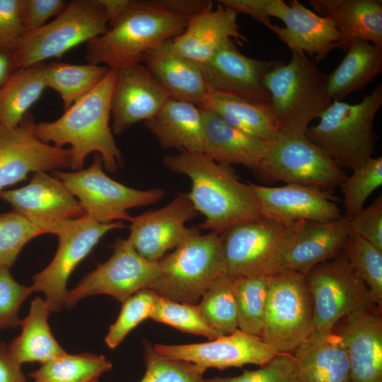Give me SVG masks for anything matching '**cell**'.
Instances as JSON below:
<instances>
[{
	"mask_svg": "<svg viewBox=\"0 0 382 382\" xmlns=\"http://www.w3.org/2000/svg\"><path fill=\"white\" fill-rule=\"evenodd\" d=\"M42 62L15 70L0 88V125L13 127L27 115L47 88Z\"/></svg>",
	"mask_w": 382,
	"mask_h": 382,
	"instance_id": "836d02e7",
	"label": "cell"
},
{
	"mask_svg": "<svg viewBox=\"0 0 382 382\" xmlns=\"http://www.w3.org/2000/svg\"><path fill=\"white\" fill-rule=\"evenodd\" d=\"M265 183L283 182L330 190L344 181L342 169L305 135L277 133L255 173Z\"/></svg>",
	"mask_w": 382,
	"mask_h": 382,
	"instance_id": "9c48e42d",
	"label": "cell"
},
{
	"mask_svg": "<svg viewBox=\"0 0 382 382\" xmlns=\"http://www.w3.org/2000/svg\"><path fill=\"white\" fill-rule=\"evenodd\" d=\"M23 0H0V51L13 53L23 35Z\"/></svg>",
	"mask_w": 382,
	"mask_h": 382,
	"instance_id": "7dc6e473",
	"label": "cell"
},
{
	"mask_svg": "<svg viewBox=\"0 0 382 382\" xmlns=\"http://www.w3.org/2000/svg\"><path fill=\"white\" fill-rule=\"evenodd\" d=\"M199 108L211 111L229 125L266 143L278 133L270 104L253 103L209 88Z\"/></svg>",
	"mask_w": 382,
	"mask_h": 382,
	"instance_id": "4dcf8cb0",
	"label": "cell"
},
{
	"mask_svg": "<svg viewBox=\"0 0 382 382\" xmlns=\"http://www.w3.org/2000/svg\"><path fill=\"white\" fill-rule=\"evenodd\" d=\"M31 290L18 283L9 267L0 265V329L16 328L20 325L18 311Z\"/></svg>",
	"mask_w": 382,
	"mask_h": 382,
	"instance_id": "bcb514c9",
	"label": "cell"
},
{
	"mask_svg": "<svg viewBox=\"0 0 382 382\" xmlns=\"http://www.w3.org/2000/svg\"><path fill=\"white\" fill-rule=\"evenodd\" d=\"M305 277L313 302L315 330L332 331L347 315L374 304L366 285L344 251L315 266Z\"/></svg>",
	"mask_w": 382,
	"mask_h": 382,
	"instance_id": "7c38bea8",
	"label": "cell"
},
{
	"mask_svg": "<svg viewBox=\"0 0 382 382\" xmlns=\"http://www.w3.org/2000/svg\"><path fill=\"white\" fill-rule=\"evenodd\" d=\"M50 312L45 299L37 296L32 301L28 315L20 322L21 333L6 346L19 364H44L66 353L51 332L48 324Z\"/></svg>",
	"mask_w": 382,
	"mask_h": 382,
	"instance_id": "1f68e13d",
	"label": "cell"
},
{
	"mask_svg": "<svg viewBox=\"0 0 382 382\" xmlns=\"http://www.w3.org/2000/svg\"><path fill=\"white\" fill-rule=\"evenodd\" d=\"M68 3L64 0H23V35L45 25L50 18L57 16Z\"/></svg>",
	"mask_w": 382,
	"mask_h": 382,
	"instance_id": "681fc988",
	"label": "cell"
},
{
	"mask_svg": "<svg viewBox=\"0 0 382 382\" xmlns=\"http://www.w3.org/2000/svg\"><path fill=\"white\" fill-rule=\"evenodd\" d=\"M150 318L210 340L223 336L207 322L197 304L180 303L158 296Z\"/></svg>",
	"mask_w": 382,
	"mask_h": 382,
	"instance_id": "ab89813d",
	"label": "cell"
},
{
	"mask_svg": "<svg viewBox=\"0 0 382 382\" xmlns=\"http://www.w3.org/2000/svg\"><path fill=\"white\" fill-rule=\"evenodd\" d=\"M267 16L281 20L284 27L266 25L291 52H301L316 61L323 60L335 48H342V37L333 23L306 8L297 0L286 3L267 0Z\"/></svg>",
	"mask_w": 382,
	"mask_h": 382,
	"instance_id": "ffe728a7",
	"label": "cell"
},
{
	"mask_svg": "<svg viewBox=\"0 0 382 382\" xmlns=\"http://www.w3.org/2000/svg\"><path fill=\"white\" fill-rule=\"evenodd\" d=\"M366 285L372 303L382 304V251L360 236L351 233L343 250Z\"/></svg>",
	"mask_w": 382,
	"mask_h": 382,
	"instance_id": "f35d334b",
	"label": "cell"
},
{
	"mask_svg": "<svg viewBox=\"0 0 382 382\" xmlns=\"http://www.w3.org/2000/svg\"><path fill=\"white\" fill-rule=\"evenodd\" d=\"M158 265L153 291L174 301L197 304L214 281L225 274L222 233L191 236L161 257Z\"/></svg>",
	"mask_w": 382,
	"mask_h": 382,
	"instance_id": "8992f818",
	"label": "cell"
},
{
	"mask_svg": "<svg viewBox=\"0 0 382 382\" xmlns=\"http://www.w3.org/2000/svg\"><path fill=\"white\" fill-rule=\"evenodd\" d=\"M235 11L212 1L190 18L184 31L171 39L173 47L183 56L202 64L224 44L233 39L241 45L247 39L242 35Z\"/></svg>",
	"mask_w": 382,
	"mask_h": 382,
	"instance_id": "d4e9b609",
	"label": "cell"
},
{
	"mask_svg": "<svg viewBox=\"0 0 382 382\" xmlns=\"http://www.w3.org/2000/svg\"><path fill=\"white\" fill-rule=\"evenodd\" d=\"M198 214L187 195L178 193L166 206L132 216L127 240L142 257L158 261L168 250L199 233L198 228L185 226Z\"/></svg>",
	"mask_w": 382,
	"mask_h": 382,
	"instance_id": "ac0fdd59",
	"label": "cell"
},
{
	"mask_svg": "<svg viewBox=\"0 0 382 382\" xmlns=\"http://www.w3.org/2000/svg\"><path fill=\"white\" fill-rule=\"evenodd\" d=\"M0 198L45 233L55 234L64 224L85 214L65 185L47 173H33L30 183L21 188L0 190Z\"/></svg>",
	"mask_w": 382,
	"mask_h": 382,
	"instance_id": "2e32d148",
	"label": "cell"
},
{
	"mask_svg": "<svg viewBox=\"0 0 382 382\" xmlns=\"http://www.w3.org/2000/svg\"><path fill=\"white\" fill-rule=\"evenodd\" d=\"M125 227L120 221L99 223L84 214L64 224L55 233L57 250L51 262L32 279L31 292L45 294L52 311H60L68 294L66 284L76 266L108 231Z\"/></svg>",
	"mask_w": 382,
	"mask_h": 382,
	"instance_id": "4fadbf2b",
	"label": "cell"
},
{
	"mask_svg": "<svg viewBox=\"0 0 382 382\" xmlns=\"http://www.w3.org/2000/svg\"><path fill=\"white\" fill-rule=\"evenodd\" d=\"M35 125L27 114L16 127L0 125V190L26 179L29 173L70 167V148L42 141L35 134Z\"/></svg>",
	"mask_w": 382,
	"mask_h": 382,
	"instance_id": "9a60e30c",
	"label": "cell"
},
{
	"mask_svg": "<svg viewBox=\"0 0 382 382\" xmlns=\"http://www.w3.org/2000/svg\"><path fill=\"white\" fill-rule=\"evenodd\" d=\"M204 382H297L296 361L292 354L279 353L256 370H245L233 377L204 378Z\"/></svg>",
	"mask_w": 382,
	"mask_h": 382,
	"instance_id": "f6af8a7d",
	"label": "cell"
},
{
	"mask_svg": "<svg viewBox=\"0 0 382 382\" xmlns=\"http://www.w3.org/2000/svg\"><path fill=\"white\" fill-rule=\"evenodd\" d=\"M350 233L347 216L326 222H298L277 272L306 275L317 265L340 254Z\"/></svg>",
	"mask_w": 382,
	"mask_h": 382,
	"instance_id": "cb8c5ba5",
	"label": "cell"
},
{
	"mask_svg": "<svg viewBox=\"0 0 382 382\" xmlns=\"http://www.w3.org/2000/svg\"><path fill=\"white\" fill-rule=\"evenodd\" d=\"M211 1L205 0H155L161 7L189 19L204 9Z\"/></svg>",
	"mask_w": 382,
	"mask_h": 382,
	"instance_id": "f907efd6",
	"label": "cell"
},
{
	"mask_svg": "<svg viewBox=\"0 0 382 382\" xmlns=\"http://www.w3.org/2000/svg\"><path fill=\"white\" fill-rule=\"evenodd\" d=\"M280 62L247 57L229 41L200 65L209 89L253 103L270 104L264 80Z\"/></svg>",
	"mask_w": 382,
	"mask_h": 382,
	"instance_id": "d6986e66",
	"label": "cell"
},
{
	"mask_svg": "<svg viewBox=\"0 0 382 382\" xmlns=\"http://www.w3.org/2000/svg\"><path fill=\"white\" fill-rule=\"evenodd\" d=\"M45 232L13 210L0 215V265L10 268L24 245Z\"/></svg>",
	"mask_w": 382,
	"mask_h": 382,
	"instance_id": "ee69618b",
	"label": "cell"
},
{
	"mask_svg": "<svg viewBox=\"0 0 382 382\" xmlns=\"http://www.w3.org/2000/svg\"><path fill=\"white\" fill-rule=\"evenodd\" d=\"M158 276V261L142 257L127 239H119L112 256L68 291L64 306L71 308L93 294L110 295L122 303L141 290H153Z\"/></svg>",
	"mask_w": 382,
	"mask_h": 382,
	"instance_id": "5bb4252c",
	"label": "cell"
},
{
	"mask_svg": "<svg viewBox=\"0 0 382 382\" xmlns=\"http://www.w3.org/2000/svg\"><path fill=\"white\" fill-rule=\"evenodd\" d=\"M0 382H26L21 365L9 354L4 342L0 343Z\"/></svg>",
	"mask_w": 382,
	"mask_h": 382,
	"instance_id": "816d5d0a",
	"label": "cell"
},
{
	"mask_svg": "<svg viewBox=\"0 0 382 382\" xmlns=\"http://www.w3.org/2000/svg\"><path fill=\"white\" fill-rule=\"evenodd\" d=\"M248 184L262 218L291 224L326 222L342 216L330 190L297 184L279 187Z\"/></svg>",
	"mask_w": 382,
	"mask_h": 382,
	"instance_id": "44dd1931",
	"label": "cell"
},
{
	"mask_svg": "<svg viewBox=\"0 0 382 382\" xmlns=\"http://www.w3.org/2000/svg\"><path fill=\"white\" fill-rule=\"evenodd\" d=\"M188 21L155 1H129L104 34L87 42L86 59L115 69L141 64L147 52L181 34Z\"/></svg>",
	"mask_w": 382,
	"mask_h": 382,
	"instance_id": "3957f363",
	"label": "cell"
},
{
	"mask_svg": "<svg viewBox=\"0 0 382 382\" xmlns=\"http://www.w3.org/2000/svg\"><path fill=\"white\" fill-rule=\"evenodd\" d=\"M163 163L168 170L190 179L191 188L186 195L205 218L200 228L222 233L233 226L262 218L249 185L239 181L228 166L190 152L166 155Z\"/></svg>",
	"mask_w": 382,
	"mask_h": 382,
	"instance_id": "7a4b0ae2",
	"label": "cell"
},
{
	"mask_svg": "<svg viewBox=\"0 0 382 382\" xmlns=\"http://www.w3.org/2000/svg\"><path fill=\"white\" fill-rule=\"evenodd\" d=\"M109 69L103 65L52 62L45 66V79L47 88L60 95L65 111L93 89Z\"/></svg>",
	"mask_w": 382,
	"mask_h": 382,
	"instance_id": "e575fe53",
	"label": "cell"
},
{
	"mask_svg": "<svg viewBox=\"0 0 382 382\" xmlns=\"http://www.w3.org/2000/svg\"><path fill=\"white\" fill-rule=\"evenodd\" d=\"M12 53L0 51V88L15 71Z\"/></svg>",
	"mask_w": 382,
	"mask_h": 382,
	"instance_id": "db71d44e",
	"label": "cell"
},
{
	"mask_svg": "<svg viewBox=\"0 0 382 382\" xmlns=\"http://www.w3.org/2000/svg\"><path fill=\"white\" fill-rule=\"evenodd\" d=\"M116 69L111 117L112 130L119 135L154 117L170 97L142 64Z\"/></svg>",
	"mask_w": 382,
	"mask_h": 382,
	"instance_id": "603a6c76",
	"label": "cell"
},
{
	"mask_svg": "<svg viewBox=\"0 0 382 382\" xmlns=\"http://www.w3.org/2000/svg\"><path fill=\"white\" fill-rule=\"evenodd\" d=\"M297 224L262 218L223 232L225 274L236 278L276 272Z\"/></svg>",
	"mask_w": 382,
	"mask_h": 382,
	"instance_id": "8fae6325",
	"label": "cell"
},
{
	"mask_svg": "<svg viewBox=\"0 0 382 382\" xmlns=\"http://www.w3.org/2000/svg\"><path fill=\"white\" fill-rule=\"evenodd\" d=\"M130 0H98L103 8L108 28L111 26L124 11Z\"/></svg>",
	"mask_w": 382,
	"mask_h": 382,
	"instance_id": "f5cc1de1",
	"label": "cell"
},
{
	"mask_svg": "<svg viewBox=\"0 0 382 382\" xmlns=\"http://www.w3.org/2000/svg\"><path fill=\"white\" fill-rule=\"evenodd\" d=\"M112 366V363L103 355L66 352L42 364L29 376L35 382H98V378L111 370Z\"/></svg>",
	"mask_w": 382,
	"mask_h": 382,
	"instance_id": "d590c367",
	"label": "cell"
},
{
	"mask_svg": "<svg viewBox=\"0 0 382 382\" xmlns=\"http://www.w3.org/2000/svg\"><path fill=\"white\" fill-rule=\"evenodd\" d=\"M158 296L151 289H143L122 302L120 313L105 338L107 346L115 348L131 330L150 318Z\"/></svg>",
	"mask_w": 382,
	"mask_h": 382,
	"instance_id": "7bdbcfd3",
	"label": "cell"
},
{
	"mask_svg": "<svg viewBox=\"0 0 382 382\" xmlns=\"http://www.w3.org/2000/svg\"><path fill=\"white\" fill-rule=\"evenodd\" d=\"M108 22L98 0H74L55 18L25 33L12 53L16 69L59 58L74 47L104 34Z\"/></svg>",
	"mask_w": 382,
	"mask_h": 382,
	"instance_id": "52a82bcc",
	"label": "cell"
},
{
	"mask_svg": "<svg viewBox=\"0 0 382 382\" xmlns=\"http://www.w3.org/2000/svg\"><path fill=\"white\" fill-rule=\"evenodd\" d=\"M200 109L208 144L207 156L220 164L241 165L255 173L267 143L234 128L211 111Z\"/></svg>",
	"mask_w": 382,
	"mask_h": 382,
	"instance_id": "f546056e",
	"label": "cell"
},
{
	"mask_svg": "<svg viewBox=\"0 0 382 382\" xmlns=\"http://www.w3.org/2000/svg\"><path fill=\"white\" fill-rule=\"evenodd\" d=\"M197 304L207 322L221 335L238 329V312L232 279L226 274L218 277Z\"/></svg>",
	"mask_w": 382,
	"mask_h": 382,
	"instance_id": "74e56055",
	"label": "cell"
},
{
	"mask_svg": "<svg viewBox=\"0 0 382 382\" xmlns=\"http://www.w3.org/2000/svg\"><path fill=\"white\" fill-rule=\"evenodd\" d=\"M292 354L297 382H351L346 350L333 330H314Z\"/></svg>",
	"mask_w": 382,
	"mask_h": 382,
	"instance_id": "83f0119b",
	"label": "cell"
},
{
	"mask_svg": "<svg viewBox=\"0 0 382 382\" xmlns=\"http://www.w3.org/2000/svg\"><path fill=\"white\" fill-rule=\"evenodd\" d=\"M349 228L382 251V197L349 217Z\"/></svg>",
	"mask_w": 382,
	"mask_h": 382,
	"instance_id": "c3c4849f",
	"label": "cell"
},
{
	"mask_svg": "<svg viewBox=\"0 0 382 382\" xmlns=\"http://www.w3.org/2000/svg\"><path fill=\"white\" fill-rule=\"evenodd\" d=\"M116 75L117 69L110 68L104 78L60 117L35 125V134L42 141L59 148L71 145L72 170H82L86 158L93 152L99 154L110 173H116L123 163L109 125Z\"/></svg>",
	"mask_w": 382,
	"mask_h": 382,
	"instance_id": "6da1fadb",
	"label": "cell"
},
{
	"mask_svg": "<svg viewBox=\"0 0 382 382\" xmlns=\"http://www.w3.org/2000/svg\"><path fill=\"white\" fill-rule=\"evenodd\" d=\"M158 354L172 359L225 369L245 364L263 366L279 354L261 337L237 329L209 342L187 345L156 344Z\"/></svg>",
	"mask_w": 382,
	"mask_h": 382,
	"instance_id": "e0dca14e",
	"label": "cell"
},
{
	"mask_svg": "<svg viewBox=\"0 0 382 382\" xmlns=\"http://www.w3.org/2000/svg\"><path fill=\"white\" fill-rule=\"evenodd\" d=\"M231 279L238 329L261 337L269 275H246Z\"/></svg>",
	"mask_w": 382,
	"mask_h": 382,
	"instance_id": "8d00e7d4",
	"label": "cell"
},
{
	"mask_svg": "<svg viewBox=\"0 0 382 382\" xmlns=\"http://www.w3.org/2000/svg\"><path fill=\"white\" fill-rule=\"evenodd\" d=\"M53 176L78 199L85 214L99 223L129 221L132 216L128 209L155 204L166 193L161 188L137 190L115 181L103 171V159L98 154L86 169L55 170Z\"/></svg>",
	"mask_w": 382,
	"mask_h": 382,
	"instance_id": "30bf717a",
	"label": "cell"
},
{
	"mask_svg": "<svg viewBox=\"0 0 382 382\" xmlns=\"http://www.w3.org/2000/svg\"><path fill=\"white\" fill-rule=\"evenodd\" d=\"M382 105V85L357 103L334 100L309 126L305 136L320 147L341 168L351 170L372 157L378 136L375 116Z\"/></svg>",
	"mask_w": 382,
	"mask_h": 382,
	"instance_id": "5b68a950",
	"label": "cell"
},
{
	"mask_svg": "<svg viewBox=\"0 0 382 382\" xmlns=\"http://www.w3.org/2000/svg\"><path fill=\"white\" fill-rule=\"evenodd\" d=\"M317 14L330 20L340 33L342 50L356 39L382 47L380 0H309Z\"/></svg>",
	"mask_w": 382,
	"mask_h": 382,
	"instance_id": "f1b7e54d",
	"label": "cell"
},
{
	"mask_svg": "<svg viewBox=\"0 0 382 382\" xmlns=\"http://www.w3.org/2000/svg\"><path fill=\"white\" fill-rule=\"evenodd\" d=\"M278 133L305 135L309 124L332 102L328 95V75L301 52H291L265 77Z\"/></svg>",
	"mask_w": 382,
	"mask_h": 382,
	"instance_id": "277c9868",
	"label": "cell"
},
{
	"mask_svg": "<svg viewBox=\"0 0 382 382\" xmlns=\"http://www.w3.org/2000/svg\"><path fill=\"white\" fill-rule=\"evenodd\" d=\"M142 64L168 93L170 98L199 107L208 86L201 65L179 53L171 39L147 52Z\"/></svg>",
	"mask_w": 382,
	"mask_h": 382,
	"instance_id": "484cf974",
	"label": "cell"
},
{
	"mask_svg": "<svg viewBox=\"0 0 382 382\" xmlns=\"http://www.w3.org/2000/svg\"><path fill=\"white\" fill-rule=\"evenodd\" d=\"M314 330L305 275L290 270L270 274L261 337L277 352L292 354Z\"/></svg>",
	"mask_w": 382,
	"mask_h": 382,
	"instance_id": "ba28073f",
	"label": "cell"
},
{
	"mask_svg": "<svg viewBox=\"0 0 382 382\" xmlns=\"http://www.w3.org/2000/svg\"><path fill=\"white\" fill-rule=\"evenodd\" d=\"M340 185L344 207L352 217L364 208L369 197L382 185V157L373 156L352 170Z\"/></svg>",
	"mask_w": 382,
	"mask_h": 382,
	"instance_id": "60d3db41",
	"label": "cell"
},
{
	"mask_svg": "<svg viewBox=\"0 0 382 382\" xmlns=\"http://www.w3.org/2000/svg\"><path fill=\"white\" fill-rule=\"evenodd\" d=\"M145 374L140 382H204L206 369L192 362L172 359L144 343Z\"/></svg>",
	"mask_w": 382,
	"mask_h": 382,
	"instance_id": "b9f144b4",
	"label": "cell"
},
{
	"mask_svg": "<svg viewBox=\"0 0 382 382\" xmlns=\"http://www.w3.org/2000/svg\"><path fill=\"white\" fill-rule=\"evenodd\" d=\"M335 70L328 75V95L341 100L364 88L382 71V47L356 39Z\"/></svg>",
	"mask_w": 382,
	"mask_h": 382,
	"instance_id": "d6a6232c",
	"label": "cell"
},
{
	"mask_svg": "<svg viewBox=\"0 0 382 382\" xmlns=\"http://www.w3.org/2000/svg\"><path fill=\"white\" fill-rule=\"evenodd\" d=\"M370 304L345 316L333 328L346 350L351 382H382V317Z\"/></svg>",
	"mask_w": 382,
	"mask_h": 382,
	"instance_id": "7402d4cb",
	"label": "cell"
},
{
	"mask_svg": "<svg viewBox=\"0 0 382 382\" xmlns=\"http://www.w3.org/2000/svg\"><path fill=\"white\" fill-rule=\"evenodd\" d=\"M144 125L164 149L207 154L202 112L194 104L170 98Z\"/></svg>",
	"mask_w": 382,
	"mask_h": 382,
	"instance_id": "4316f807",
	"label": "cell"
}]
</instances>
